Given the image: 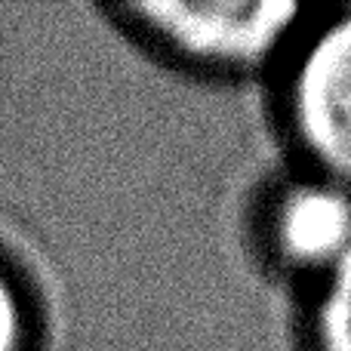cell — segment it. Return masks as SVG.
Listing matches in <instances>:
<instances>
[{
	"label": "cell",
	"instance_id": "obj_3",
	"mask_svg": "<svg viewBox=\"0 0 351 351\" xmlns=\"http://www.w3.org/2000/svg\"><path fill=\"white\" fill-rule=\"evenodd\" d=\"M259 237L280 274L315 287L351 256V185L296 167L262 200Z\"/></svg>",
	"mask_w": 351,
	"mask_h": 351
},
{
	"label": "cell",
	"instance_id": "obj_5",
	"mask_svg": "<svg viewBox=\"0 0 351 351\" xmlns=\"http://www.w3.org/2000/svg\"><path fill=\"white\" fill-rule=\"evenodd\" d=\"M34 315L19 278L0 262V351H31Z\"/></svg>",
	"mask_w": 351,
	"mask_h": 351
},
{
	"label": "cell",
	"instance_id": "obj_2",
	"mask_svg": "<svg viewBox=\"0 0 351 351\" xmlns=\"http://www.w3.org/2000/svg\"><path fill=\"white\" fill-rule=\"evenodd\" d=\"M311 6L280 0L136 3L127 16L179 62L222 77L274 74Z\"/></svg>",
	"mask_w": 351,
	"mask_h": 351
},
{
	"label": "cell",
	"instance_id": "obj_1",
	"mask_svg": "<svg viewBox=\"0 0 351 351\" xmlns=\"http://www.w3.org/2000/svg\"><path fill=\"white\" fill-rule=\"evenodd\" d=\"M274 74L296 167L351 185V3L311 6Z\"/></svg>",
	"mask_w": 351,
	"mask_h": 351
},
{
	"label": "cell",
	"instance_id": "obj_4",
	"mask_svg": "<svg viewBox=\"0 0 351 351\" xmlns=\"http://www.w3.org/2000/svg\"><path fill=\"white\" fill-rule=\"evenodd\" d=\"M305 351H351V256L302 290Z\"/></svg>",
	"mask_w": 351,
	"mask_h": 351
}]
</instances>
